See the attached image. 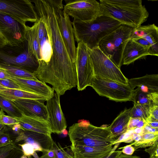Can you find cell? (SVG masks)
Segmentation results:
<instances>
[{
	"label": "cell",
	"mask_w": 158,
	"mask_h": 158,
	"mask_svg": "<svg viewBox=\"0 0 158 158\" xmlns=\"http://www.w3.org/2000/svg\"><path fill=\"white\" fill-rule=\"evenodd\" d=\"M34 3L38 18L44 23L52 51L49 61H39V65L33 73L40 81L52 86L60 96L77 86L75 63L71 59L63 40L58 23L55 0H31Z\"/></svg>",
	"instance_id": "cell-1"
},
{
	"label": "cell",
	"mask_w": 158,
	"mask_h": 158,
	"mask_svg": "<svg viewBox=\"0 0 158 158\" xmlns=\"http://www.w3.org/2000/svg\"><path fill=\"white\" fill-rule=\"evenodd\" d=\"M102 15L136 28L145 22L149 13L141 0H100Z\"/></svg>",
	"instance_id": "cell-2"
},
{
	"label": "cell",
	"mask_w": 158,
	"mask_h": 158,
	"mask_svg": "<svg viewBox=\"0 0 158 158\" xmlns=\"http://www.w3.org/2000/svg\"><path fill=\"white\" fill-rule=\"evenodd\" d=\"M75 40L82 42L90 49L98 47L100 40L122 24L112 18L101 15L89 22L73 21Z\"/></svg>",
	"instance_id": "cell-3"
},
{
	"label": "cell",
	"mask_w": 158,
	"mask_h": 158,
	"mask_svg": "<svg viewBox=\"0 0 158 158\" xmlns=\"http://www.w3.org/2000/svg\"><path fill=\"white\" fill-rule=\"evenodd\" d=\"M68 135L73 146L103 148L113 145L116 140L111 138L109 126L96 127L84 120L69 127Z\"/></svg>",
	"instance_id": "cell-4"
},
{
	"label": "cell",
	"mask_w": 158,
	"mask_h": 158,
	"mask_svg": "<svg viewBox=\"0 0 158 158\" xmlns=\"http://www.w3.org/2000/svg\"><path fill=\"white\" fill-rule=\"evenodd\" d=\"M0 64L19 67L32 73L39 65L38 60L29 52L26 40L16 45L6 44L0 47Z\"/></svg>",
	"instance_id": "cell-5"
},
{
	"label": "cell",
	"mask_w": 158,
	"mask_h": 158,
	"mask_svg": "<svg viewBox=\"0 0 158 158\" xmlns=\"http://www.w3.org/2000/svg\"><path fill=\"white\" fill-rule=\"evenodd\" d=\"M134 28L122 24L115 30L104 37L98 47L118 68L122 65V55L124 46L131 38Z\"/></svg>",
	"instance_id": "cell-6"
},
{
	"label": "cell",
	"mask_w": 158,
	"mask_h": 158,
	"mask_svg": "<svg viewBox=\"0 0 158 158\" xmlns=\"http://www.w3.org/2000/svg\"><path fill=\"white\" fill-rule=\"evenodd\" d=\"M91 86L100 96L116 102L133 101L134 89L125 85L99 76H94Z\"/></svg>",
	"instance_id": "cell-7"
},
{
	"label": "cell",
	"mask_w": 158,
	"mask_h": 158,
	"mask_svg": "<svg viewBox=\"0 0 158 158\" xmlns=\"http://www.w3.org/2000/svg\"><path fill=\"white\" fill-rule=\"evenodd\" d=\"M94 76L108 79L118 83L128 85V79L118 68L98 47L89 48Z\"/></svg>",
	"instance_id": "cell-8"
},
{
	"label": "cell",
	"mask_w": 158,
	"mask_h": 158,
	"mask_svg": "<svg viewBox=\"0 0 158 158\" xmlns=\"http://www.w3.org/2000/svg\"><path fill=\"white\" fill-rule=\"evenodd\" d=\"M63 11L73 20L89 22L102 15L99 2L95 0H65Z\"/></svg>",
	"instance_id": "cell-9"
},
{
	"label": "cell",
	"mask_w": 158,
	"mask_h": 158,
	"mask_svg": "<svg viewBox=\"0 0 158 158\" xmlns=\"http://www.w3.org/2000/svg\"><path fill=\"white\" fill-rule=\"evenodd\" d=\"M0 13L6 14L22 23H35L38 17L30 0H0Z\"/></svg>",
	"instance_id": "cell-10"
},
{
	"label": "cell",
	"mask_w": 158,
	"mask_h": 158,
	"mask_svg": "<svg viewBox=\"0 0 158 158\" xmlns=\"http://www.w3.org/2000/svg\"><path fill=\"white\" fill-rule=\"evenodd\" d=\"M75 64L77 77V89L78 91H82L91 86L94 73L89 48L82 42L77 43Z\"/></svg>",
	"instance_id": "cell-11"
},
{
	"label": "cell",
	"mask_w": 158,
	"mask_h": 158,
	"mask_svg": "<svg viewBox=\"0 0 158 158\" xmlns=\"http://www.w3.org/2000/svg\"><path fill=\"white\" fill-rule=\"evenodd\" d=\"M55 0L57 19L61 35L67 52L75 63L77 48L72 22L69 16L62 10L63 0Z\"/></svg>",
	"instance_id": "cell-12"
},
{
	"label": "cell",
	"mask_w": 158,
	"mask_h": 158,
	"mask_svg": "<svg viewBox=\"0 0 158 158\" xmlns=\"http://www.w3.org/2000/svg\"><path fill=\"white\" fill-rule=\"evenodd\" d=\"M26 27L10 16L0 13V34L7 44L16 45L24 41Z\"/></svg>",
	"instance_id": "cell-13"
},
{
	"label": "cell",
	"mask_w": 158,
	"mask_h": 158,
	"mask_svg": "<svg viewBox=\"0 0 158 158\" xmlns=\"http://www.w3.org/2000/svg\"><path fill=\"white\" fill-rule=\"evenodd\" d=\"M60 96L56 93L47 100V121L52 133L60 134L66 129L67 125L60 103Z\"/></svg>",
	"instance_id": "cell-14"
},
{
	"label": "cell",
	"mask_w": 158,
	"mask_h": 158,
	"mask_svg": "<svg viewBox=\"0 0 158 158\" xmlns=\"http://www.w3.org/2000/svg\"><path fill=\"white\" fill-rule=\"evenodd\" d=\"M23 141L32 144L35 151L43 153L52 149L54 142L51 136L27 130H23L16 137L15 142Z\"/></svg>",
	"instance_id": "cell-15"
},
{
	"label": "cell",
	"mask_w": 158,
	"mask_h": 158,
	"mask_svg": "<svg viewBox=\"0 0 158 158\" xmlns=\"http://www.w3.org/2000/svg\"><path fill=\"white\" fill-rule=\"evenodd\" d=\"M23 114L30 117L47 121L48 115L46 106L35 99L20 98L11 100Z\"/></svg>",
	"instance_id": "cell-16"
},
{
	"label": "cell",
	"mask_w": 158,
	"mask_h": 158,
	"mask_svg": "<svg viewBox=\"0 0 158 158\" xmlns=\"http://www.w3.org/2000/svg\"><path fill=\"white\" fill-rule=\"evenodd\" d=\"M16 83L22 90L43 96L47 99L53 95L54 90L45 83L39 80L21 78L12 76L9 79Z\"/></svg>",
	"instance_id": "cell-17"
},
{
	"label": "cell",
	"mask_w": 158,
	"mask_h": 158,
	"mask_svg": "<svg viewBox=\"0 0 158 158\" xmlns=\"http://www.w3.org/2000/svg\"><path fill=\"white\" fill-rule=\"evenodd\" d=\"M118 145L114 147L110 145L105 148H96L87 146L71 145L74 158H103L108 156Z\"/></svg>",
	"instance_id": "cell-18"
},
{
	"label": "cell",
	"mask_w": 158,
	"mask_h": 158,
	"mask_svg": "<svg viewBox=\"0 0 158 158\" xmlns=\"http://www.w3.org/2000/svg\"><path fill=\"white\" fill-rule=\"evenodd\" d=\"M133 36L141 37L151 45V55L158 56V27L154 24L134 28Z\"/></svg>",
	"instance_id": "cell-19"
},
{
	"label": "cell",
	"mask_w": 158,
	"mask_h": 158,
	"mask_svg": "<svg viewBox=\"0 0 158 158\" xmlns=\"http://www.w3.org/2000/svg\"><path fill=\"white\" fill-rule=\"evenodd\" d=\"M150 55L149 51L131 38L126 42L122 55V65H128L145 56Z\"/></svg>",
	"instance_id": "cell-20"
},
{
	"label": "cell",
	"mask_w": 158,
	"mask_h": 158,
	"mask_svg": "<svg viewBox=\"0 0 158 158\" xmlns=\"http://www.w3.org/2000/svg\"><path fill=\"white\" fill-rule=\"evenodd\" d=\"M128 84L132 89L138 87L142 91L148 94L158 92V75L146 74L139 77L128 79Z\"/></svg>",
	"instance_id": "cell-21"
},
{
	"label": "cell",
	"mask_w": 158,
	"mask_h": 158,
	"mask_svg": "<svg viewBox=\"0 0 158 158\" xmlns=\"http://www.w3.org/2000/svg\"><path fill=\"white\" fill-rule=\"evenodd\" d=\"M131 108H125L109 126L111 138L117 139L121 135L128 131V125L131 117Z\"/></svg>",
	"instance_id": "cell-22"
},
{
	"label": "cell",
	"mask_w": 158,
	"mask_h": 158,
	"mask_svg": "<svg viewBox=\"0 0 158 158\" xmlns=\"http://www.w3.org/2000/svg\"><path fill=\"white\" fill-rule=\"evenodd\" d=\"M17 119L24 130L51 136L52 132L49 124L46 120L30 117L23 114L21 118Z\"/></svg>",
	"instance_id": "cell-23"
},
{
	"label": "cell",
	"mask_w": 158,
	"mask_h": 158,
	"mask_svg": "<svg viewBox=\"0 0 158 158\" xmlns=\"http://www.w3.org/2000/svg\"><path fill=\"white\" fill-rule=\"evenodd\" d=\"M25 39L27 41L29 52L39 61L41 60L40 42L37 31V22L31 27L27 26Z\"/></svg>",
	"instance_id": "cell-24"
},
{
	"label": "cell",
	"mask_w": 158,
	"mask_h": 158,
	"mask_svg": "<svg viewBox=\"0 0 158 158\" xmlns=\"http://www.w3.org/2000/svg\"><path fill=\"white\" fill-rule=\"evenodd\" d=\"M0 95L10 100L20 98L35 99L42 102L47 99L43 96L23 90L0 87Z\"/></svg>",
	"instance_id": "cell-25"
},
{
	"label": "cell",
	"mask_w": 158,
	"mask_h": 158,
	"mask_svg": "<svg viewBox=\"0 0 158 158\" xmlns=\"http://www.w3.org/2000/svg\"><path fill=\"white\" fill-rule=\"evenodd\" d=\"M158 143V133H145L142 134L138 141L130 144L133 145L135 150L139 148L151 147Z\"/></svg>",
	"instance_id": "cell-26"
},
{
	"label": "cell",
	"mask_w": 158,
	"mask_h": 158,
	"mask_svg": "<svg viewBox=\"0 0 158 158\" xmlns=\"http://www.w3.org/2000/svg\"><path fill=\"white\" fill-rule=\"evenodd\" d=\"M0 107L1 110L7 113L8 115L16 119L21 118L23 114L12 101L0 95Z\"/></svg>",
	"instance_id": "cell-27"
},
{
	"label": "cell",
	"mask_w": 158,
	"mask_h": 158,
	"mask_svg": "<svg viewBox=\"0 0 158 158\" xmlns=\"http://www.w3.org/2000/svg\"><path fill=\"white\" fill-rule=\"evenodd\" d=\"M0 68L5 69L12 76L36 81L39 80L33 73L19 67L0 64Z\"/></svg>",
	"instance_id": "cell-28"
},
{
	"label": "cell",
	"mask_w": 158,
	"mask_h": 158,
	"mask_svg": "<svg viewBox=\"0 0 158 158\" xmlns=\"http://www.w3.org/2000/svg\"><path fill=\"white\" fill-rule=\"evenodd\" d=\"M150 107L147 105L134 103L133 107L131 108V117L140 118L147 123L150 116Z\"/></svg>",
	"instance_id": "cell-29"
},
{
	"label": "cell",
	"mask_w": 158,
	"mask_h": 158,
	"mask_svg": "<svg viewBox=\"0 0 158 158\" xmlns=\"http://www.w3.org/2000/svg\"><path fill=\"white\" fill-rule=\"evenodd\" d=\"M40 44L41 56V60L47 63L49 61L52 53V46L48 35L40 41Z\"/></svg>",
	"instance_id": "cell-30"
},
{
	"label": "cell",
	"mask_w": 158,
	"mask_h": 158,
	"mask_svg": "<svg viewBox=\"0 0 158 158\" xmlns=\"http://www.w3.org/2000/svg\"><path fill=\"white\" fill-rule=\"evenodd\" d=\"M133 102L134 103L147 105L149 106L154 105L148 96L147 93L141 91L138 87L134 89Z\"/></svg>",
	"instance_id": "cell-31"
},
{
	"label": "cell",
	"mask_w": 158,
	"mask_h": 158,
	"mask_svg": "<svg viewBox=\"0 0 158 158\" xmlns=\"http://www.w3.org/2000/svg\"><path fill=\"white\" fill-rule=\"evenodd\" d=\"M147 124V122L142 118L131 117L128 123V129L129 130L136 128H143Z\"/></svg>",
	"instance_id": "cell-32"
},
{
	"label": "cell",
	"mask_w": 158,
	"mask_h": 158,
	"mask_svg": "<svg viewBox=\"0 0 158 158\" xmlns=\"http://www.w3.org/2000/svg\"><path fill=\"white\" fill-rule=\"evenodd\" d=\"M19 123L17 119L10 116L5 115L3 112L1 115L0 123L6 126H10Z\"/></svg>",
	"instance_id": "cell-33"
},
{
	"label": "cell",
	"mask_w": 158,
	"mask_h": 158,
	"mask_svg": "<svg viewBox=\"0 0 158 158\" xmlns=\"http://www.w3.org/2000/svg\"><path fill=\"white\" fill-rule=\"evenodd\" d=\"M19 145L21 147L23 155L28 158H31V156L36 152L33 146L31 144L24 143L19 144Z\"/></svg>",
	"instance_id": "cell-34"
},
{
	"label": "cell",
	"mask_w": 158,
	"mask_h": 158,
	"mask_svg": "<svg viewBox=\"0 0 158 158\" xmlns=\"http://www.w3.org/2000/svg\"><path fill=\"white\" fill-rule=\"evenodd\" d=\"M0 87L22 90L16 83L10 79H0Z\"/></svg>",
	"instance_id": "cell-35"
},
{
	"label": "cell",
	"mask_w": 158,
	"mask_h": 158,
	"mask_svg": "<svg viewBox=\"0 0 158 158\" xmlns=\"http://www.w3.org/2000/svg\"><path fill=\"white\" fill-rule=\"evenodd\" d=\"M37 23V31L40 42L48 35L45 26L42 20L39 18Z\"/></svg>",
	"instance_id": "cell-36"
},
{
	"label": "cell",
	"mask_w": 158,
	"mask_h": 158,
	"mask_svg": "<svg viewBox=\"0 0 158 158\" xmlns=\"http://www.w3.org/2000/svg\"><path fill=\"white\" fill-rule=\"evenodd\" d=\"M131 38L134 42L148 50L151 55V46L147 40L141 37L135 36L132 35Z\"/></svg>",
	"instance_id": "cell-37"
},
{
	"label": "cell",
	"mask_w": 158,
	"mask_h": 158,
	"mask_svg": "<svg viewBox=\"0 0 158 158\" xmlns=\"http://www.w3.org/2000/svg\"><path fill=\"white\" fill-rule=\"evenodd\" d=\"M14 144L8 133L6 132L0 135V148Z\"/></svg>",
	"instance_id": "cell-38"
},
{
	"label": "cell",
	"mask_w": 158,
	"mask_h": 158,
	"mask_svg": "<svg viewBox=\"0 0 158 158\" xmlns=\"http://www.w3.org/2000/svg\"><path fill=\"white\" fill-rule=\"evenodd\" d=\"M57 145L54 142L52 149L54 150L56 158H66V152L61 147L59 143Z\"/></svg>",
	"instance_id": "cell-39"
},
{
	"label": "cell",
	"mask_w": 158,
	"mask_h": 158,
	"mask_svg": "<svg viewBox=\"0 0 158 158\" xmlns=\"http://www.w3.org/2000/svg\"><path fill=\"white\" fill-rule=\"evenodd\" d=\"M16 146L14 144L0 148V158H6Z\"/></svg>",
	"instance_id": "cell-40"
},
{
	"label": "cell",
	"mask_w": 158,
	"mask_h": 158,
	"mask_svg": "<svg viewBox=\"0 0 158 158\" xmlns=\"http://www.w3.org/2000/svg\"><path fill=\"white\" fill-rule=\"evenodd\" d=\"M144 151L149 155V158H158V143L146 148Z\"/></svg>",
	"instance_id": "cell-41"
},
{
	"label": "cell",
	"mask_w": 158,
	"mask_h": 158,
	"mask_svg": "<svg viewBox=\"0 0 158 158\" xmlns=\"http://www.w3.org/2000/svg\"><path fill=\"white\" fill-rule=\"evenodd\" d=\"M150 116L148 122L158 121V105H153L150 106Z\"/></svg>",
	"instance_id": "cell-42"
},
{
	"label": "cell",
	"mask_w": 158,
	"mask_h": 158,
	"mask_svg": "<svg viewBox=\"0 0 158 158\" xmlns=\"http://www.w3.org/2000/svg\"><path fill=\"white\" fill-rule=\"evenodd\" d=\"M23 155L21 149L16 146L6 158H21Z\"/></svg>",
	"instance_id": "cell-43"
},
{
	"label": "cell",
	"mask_w": 158,
	"mask_h": 158,
	"mask_svg": "<svg viewBox=\"0 0 158 158\" xmlns=\"http://www.w3.org/2000/svg\"><path fill=\"white\" fill-rule=\"evenodd\" d=\"M122 148V153L127 155H132L135 151L134 147L130 144L120 148L119 149Z\"/></svg>",
	"instance_id": "cell-44"
},
{
	"label": "cell",
	"mask_w": 158,
	"mask_h": 158,
	"mask_svg": "<svg viewBox=\"0 0 158 158\" xmlns=\"http://www.w3.org/2000/svg\"><path fill=\"white\" fill-rule=\"evenodd\" d=\"M8 127L10 128L14 133L18 135L23 130H25L19 123L11 126Z\"/></svg>",
	"instance_id": "cell-45"
},
{
	"label": "cell",
	"mask_w": 158,
	"mask_h": 158,
	"mask_svg": "<svg viewBox=\"0 0 158 158\" xmlns=\"http://www.w3.org/2000/svg\"><path fill=\"white\" fill-rule=\"evenodd\" d=\"M147 94L153 104L154 105H158V92H152Z\"/></svg>",
	"instance_id": "cell-46"
},
{
	"label": "cell",
	"mask_w": 158,
	"mask_h": 158,
	"mask_svg": "<svg viewBox=\"0 0 158 158\" xmlns=\"http://www.w3.org/2000/svg\"><path fill=\"white\" fill-rule=\"evenodd\" d=\"M40 158H56L54 150L50 149L43 153Z\"/></svg>",
	"instance_id": "cell-47"
},
{
	"label": "cell",
	"mask_w": 158,
	"mask_h": 158,
	"mask_svg": "<svg viewBox=\"0 0 158 158\" xmlns=\"http://www.w3.org/2000/svg\"><path fill=\"white\" fill-rule=\"evenodd\" d=\"M143 129V133H158V128L152 127L147 124L144 127Z\"/></svg>",
	"instance_id": "cell-48"
},
{
	"label": "cell",
	"mask_w": 158,
	"mask_h": 158,
	"mask_svg": "<svg viewBox=\"0 0 158 158\" xmlns=\"http://www.w3.org/2000/svg\"><path fill=\"white\" fill-rule=\"evenodd\" d=\"M11 77L5 69L0 68V79H9Z\"/></svg>",
	"instance_id": "cell-49"
},
{
	"label": "cell",
	"mask_w": 158,
	"mask_h": 158,
	"mask_svg": "<svg viewBox=\"0 0 158 158\" xmlns=\"http://www.w3.org/2000/svg\"><path fill=\"white\" fill-rule=\"evenodd\" d=\"M116 148H115L108 156L103 158H116L121 153V151H114Z\"/></svg>",
	"instance_id": "cell-50"
},
{
	"label": "cell",
	"mask_w": 158,
	"mask_h": 158,
	"mask_svg": "<svg viewBox=\"0 0 158 158\" xmlns=\"http://www.w3.org/2000/svg\"><path fill=\"white\" fill-rule=\"evenodd\" d=\"M116 158H140V157L136 156L127 155L121 153Z\"/></svg>",
	"instance_id": "cell-51"
},
{
	"label": "cell",
	"mask_w": 158,
	"mask_h": 158,
	"mask_svg": "<svg viewBox=\"0 0 158 158\" xmlns=\"http://www.w3.org/2000/svg\"><path fill=\"white\" fill-rule=\"evenodd\" d=\"M147 124L151 127L158 128V121H152L147 123Z\"/></svg>",
	"instance_id": "cell-52"
},
{
	"label": "cell",
	"mask_w": 158,
	"mask_h": 158,
	"mask_svg": "<svg viewBox=\"0 0 158 158\" xmlns=\"http://www.w3.org/2000/svg\"><path fill=\"white\" fill-rule=\"evenodd\" d=\"M8 129L6 126L0 123V135L6 132Z\"/></svg>",
	"instance_id": "cell-53"
},
{
	"label": "cell",
	"mask_w": 158,
	"mask_h": 158,
	"mask_svg": "<svg viewBox=\"0 0 158 158\" xmlns=\"http://www.w3.org/2000/svg\"><path fill=\"white\" fill-rule=\"evenodd\" d=\"M134 133L142 135L143 133V128H136L132 130Z\"/></svg>",
	"instance_id": "cell-54"
},
{
	"label": "cell",
	"mask_w": 158,
	"mask_h": 158,
	"mask_svg": "<svg viewBox=\"0 0 158 158\" xmlns=\"http://www.w3.org/2000/svg\"><path fill=\"white\" fill-rule=\"evenodd\" d=\"M7 42L4 38L0 35V47L6 44Z\"/></svg>",
	"instance_id": "cell-55"
},
{
	"label": "cell",
	"mask_w": 158,
	"mask_h": 158,
	"mask_svg": "<svg viewBox=\"0 0 158 158\" xmlns=\"http://www.w3.org/2000/svg\"><path fill=\"white\" fill-rule=\"evenodd\" d=\"M61 133H62L64 135H67L68 134V132L67 130L65 129L62 131Z\"/></svg>",
	"instance_id": "cell-56"
},
{
	"label": "cell",
	"mask_w": 158,
	"mask_h": 158,
	"mask_svg": "<svg viewBox=\"0 0 158 158\" xmlns=\"http://www.w3.org/2000/svg\"><path fill=\"white\" fill-rule=\"evenodd\" d=\"M66 156L67 158H74L73 156L70 155L67 152L66 153Z\"/></svg>",
	"instance_id": "cell-57"
},
{
	"label": "cell",
	"mask_w": 158,
	"mask_h": 158,
	"mask_svg": "<svg viewBox=\"0 0 158 158\" xmlns=\"http://www.w3.org/2000/svg\"><path fill=\"white\" fill-rule=\"evenodd\" d=\"M32 156L35 158H40V157L38 156V155H37L35 152L32 155Z\"/></svg>",
	"instance_id": "cell-58"
},
{
	"label": "cell",
	"mask_w": 158,
	"mask_h": 158,
	"mask_svg": "<svg viewBox=\"0 0 158 158\" xmlns=\"http://www.w3.org/2000/svg\"><path fill=\"white\" fill-rule=\"evenodd\" d=\"M21 158H28L26 156L23 155L21 157Z\"/></svg>",
	"instance_id": "cell-59"
},
{
	"label": "cell",
	"mask_w": 158,
	"mask_h": 158,
	"mask_svg": "<svg viewBox=\"0 0 158 158\" xmlns=\"http://www.w3.org/2000/svg\"><path fill=\"white\" fill-rule=\"evenodd\" d=\"M3 112V111H2L1 110H0V117H1V115Z\"/></svg>",
	"instance_id": "cell-60"
},
{
	"label": "cell",
	"mask_w": 158,
	"mask_h": 158,
	"mask_svg": "<svg viewBox=\"0 0 158 158\" xmlns=\"http://www.w3.org/2000/svg\"><path fill=\"white\" fill-rule=\"evenodd\" d=\"M0 35H2L0 34Z\"/></svg>",
	"instance_id": "cell-61"
},
{
	"label": "cell",
	"mask_w": 158,
	"mask_h": 158,
	"mask_svg": "<svg viewBox=\"0 0 158 158\" xmlns=\"http://www.w3.org/2000/svg\"></svg>",
	"instance_id": "cell-62"
}]
</instances>
